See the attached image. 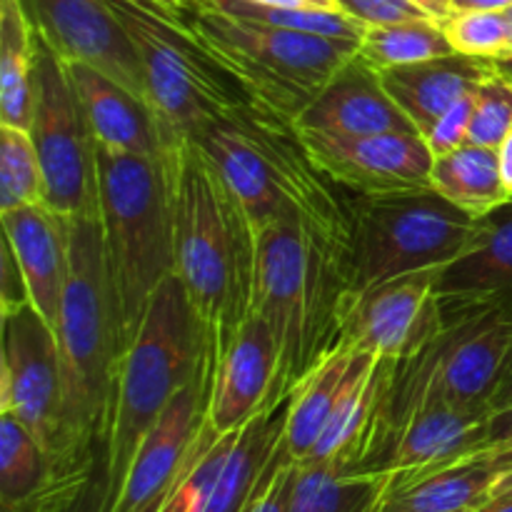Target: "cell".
<instances>
[{"label": "cell", "instance_id": "6", "mask_svg": "<svg viewBox=\"0 0 512 512\" xmlns=\"http://www.w3.org/2000/svg\"><path fill=\"white\" fill-rule=\"evenodd\" d=\"M98 153L100 228L118 313L120 353L133 343L155 290L175 275L173 218L160 160Z\"/></svg>", "mask_w": 512, "mask_h": 512}, {"label": "cell", "instance_id": "9", "mask_svg": "<svg viewBox=\"0 0 512 512\" xmlns=\"http://www.w3.org/2000/svg\"><path fill=\"white\" fill-rule=\"evenodd\" d=\"M473 225L475 218L430 185L355 195L345 263L348 295L400 275L443 268L465 248Z\"/></svg>", "mask_w": 512, "mask_h": 512}, {"label": "cell", "instance_id": "19", "mask_svg": "<svg viewBox=\"0 0 512 512\" xmlns=\"http://www.w3.org/2000/svg\"><path fill=\"white\" fill-rule=\"evenodd\" d=\"M490 410L425 405L405 418L390 443L383 475L410 478L445 468L483 450Z\"/></svg>", "mask_w": 512, "mask_h": 512}, {"label": "cell", "instance_id": "43", "mask_svg": "<svg viewBox=\"0 0 512 512\" xmlns=\"http://www.w3.org/2000/svg\"><path fill=\"white\" fill-rule=\"evenodd\" d=\"M508 405H512V338L503 365H500L498 385H495V393L490 398V413L508 408Z\"/></svg>", "mask_w": 512, "mask_h": 512}, {"label": "cell", "instance_id": "20", "mask_svg": "<svg viewBox=\"0 0 512 512\" xmlns=\"http://www.w3.org/2000/svg\"><path fill=\"white\" fill-rule=\"evenodd\" d=\"M63 63L95 148L160 160L163 140L150 105L90 65Z\"/></svg>", "mask_w": 512, "mask_h": 512}, {"label": "cell", "instance_id": "49", "mask_svg": "<svg viewBox=\"0 0 512 512\" xmlns=\"http://www.w3.org/2000/svg\"><path fill=\"white\" fill-rule=\"evenodd\" d=\"M512 493V468L505 470L498 480H495L493 490H490V498H498V495Z\"/></svg>", "mask_w": 512, "mask_h": 512}, {"label": "cell", "instance_id": "14", "mask_svg": "<svg viewBox=\"0 0 512 512\" xmlns=\"http://www.w3.org/2000/svg\"><path fill=\"white\" fill-rule=\"evenodd\" d=\"M210 360L165 408L133 455L118 500L108 512H160L188 465L208 420Z\"/></svg>", "mask_w": 512, "mask_h": 512}, {"label": "cell", "instance_id": "7", "mask_svg": "<svg viewBox=\"0 0 512 512\" xmlns=\"http://www.w3.org/2000/svg\"><path fill=\"white\" fill-rule=\"evenodd\" d=\"M128 30L145 78V100L163 148L195 140L213 120L253 103L228 68L213 58L185 10L153 0H110Z\"/></svg>", "mask_w": 512, "mask_h": 512}, {"label": "cell", "instance_id": "40", "mask_svg": "<svg viewBox=\"0 0 512 512\" xmlns=\"http://www.w3.org/2000/svg\"><path fill=\"white\" fill-rule=\"evenodd\" d=\"M0 310L15 308V305L30 303L28 285H25L23 273H20L15 255L10 245L3 240V255H0Z\"/></svg>", "mask_w": 512, "mask_h": 512}, {"label": "cell", "instance_id": "29", "mask_svg": "<svg viewBox=\"0 0 512 512\" xmlns=\"http://www.w3.org/2000/svg\"><path fill=\"white\" fill-rule=\"evenodd\" d=\"M388 475L343 473L333 465L295 463L290 512H375Z\"/></svg>", "mask_w": 512, "mask_h": 512}, {"label": "cell", "instance_id": "52", "mask_svg": "<svg viewBox=\"0 0 512 512\" xmlns=\"http://www.w3.org/2000/svg\"><path fill=\"white\" fill-rule=\"evenodd\" d=\"M505 15H508V25H510V43H508V53L505 55H512V8L505 10Z\"/></svg>", "mask_w": 512, "mask_h": 512}, {"label": "cell", "instance_id": "37", "mask_svg": "<svg viewBox=\"0 0 512 512\" xmlns=\"http://www.w3.org/2000/svg\"><path fill=\"white\" fill-rule=\"evenodd\" d=\"M473 110H475V90L465 95V98H460L455 105H450V108L435 120L433 128L423 135L430 153H433V158L435 155L450 153V150L468 143L470 123H473Z\"/></svg>", "mask_w": 512, "mask_h": 512}, {"label": "cell", "instance_id": "31", "mask_svg": "<svg viewBox=\"0 0 512 512\" xmlns=\"http://www.w3.org/2000/svg\"><path fill=\"white\" fill-rule=\"evenodd\" d=\"M55 480L38 440L15 415L0 413V503H23Z\"/></svg>", "mask_w": 512, "mask_h": 512}, {"label": "cell", "instance_id": "16", "mask_svg": "<svg viewBox=\"0 0 512 512\" xmlns=\"http://www.w3.org/2000/svg\"><path fill=\"white\" fill-rule=\"evenodd\" d=\"M278 348L260 315L250 313L233 338L213 355L210 365L208 423L218 433H233L265 410H275Z\"/></svg>", "mask_w": 512, "mask_h": 512}, {"label": "cell", "instance_id": "38", "mask_svg": "<svg viewBox=\"0 0 512 512\" xmlns=\"http://www.w3.org/2000/svg\"><path fill=\"white\" fill-rule=\"evenodd\" d=\"M340 10L363 23L365 28L370 25H390L403 23V20H420L433 18L428 10L415 0H338ZM438 20V18H435Z\"/></svg>", "mask_w": 512, "mask_h": 512}, {"label": "cell", "instance_id": "39", "mask_svg": "<svg viewBox=\"0 0 512 512\" xmlns=\"http://www.w3.org/2000/svg\"><path fill=\"white\" fill-rule=\"evenodd\" d=\"M95 473H98V470H95ZM90 475H83V478H55L53 483H50L43 493L35 495V498L23 500V503H0V512H58L63 500L70 495V490L78 488V485L83 483V480H88Z\"/></svg>", "mask_w": 512, "mask_h": 512}, {"label": "cell", "instance_id": "24", "mask_svg": "<svg viewBox=\"0 0 512 512\" xmlns=\"http://www.w3.org/2000/svg\"><path fill=\"white\" fill-rule=\"evenodd\" d=\"M490 73L493 60L450 53L423 63L380 70V83L408 115L415 130L425 135L450 105L473 93Z\"/></svg>", "mask_w": 512, "mask_h": 512}, {"label": "cell", "instance_id": "27", "mask_svg": "<svg viewBox=\"0 0 512 512\" xmlns=\"http://www.w3.org/2000/svg\"><path fill=\"white\" fill-rule=\"evenodd\" d=\"M430 188L438 190L445 200H450L470 218H483L490 210L512 200L500 175L498 150L475 143L435 155Z\"/></svg>", "mask_w": 512, "mask_h": 512}, {"label": "cell", "instance_id": "4", "mask_svg": "<svg viewBox=\"0 0 512 512\" xmlns=\"http://www.w3.org/2000/svg\"><path fill=\"white\" fill-rule=\"evenodd\" d=\"M213 360L203 323L178 275H170L150 300L133 343L115 363L105 418L100 475L105 508H113L133 455L175 395Z\"/></svg>", "mask_w": 512, "mask_h": 512}, {"label": "cell", "instance_id": "18", "mask_svg": "<svg viewBox=\"0 0 512 512\" xmlns=\"http://www.w3.org/2000/svg\"><path fill=\"white\" fill-rule=\"evenodd\" d=\"M0 225L28 285L30 303L55 330L68 283L70 218L45 203H35L3 210Z\"/></svg>", "mask_w": 512, "mask_h": 512}, {"label": "cell", "instance_id": "23", "mask_svg": "<svg viewBox=\"0 0 512 512\" xmlns=\"http://www.w3.org/2000/svg\"><path fill=\"white\" fill-rule=\"evenodd\" d=\"M443 300H505L512 295V200L475 218L465 248L435 270Z\"/></svg>", "mask_w": 512, "mask_h": 512}, {"label": "cell", "instance_id": "8", "mask_svg": "<svg viewBox=\"0 0 512 512\" xmlns=\"http://www.w3.org/2000/svg\"><path fill=\"white\" fill-rule=\"evenodd\" d=\"M185 18L255 105L295 120L358 55L360 40L325 38L230 18L195 0Z\"/></svg>", "mask_w": 512, "mask_h": 512}, {"label": "cell", "instance_id": "35", "mask_svg": "<svg viewBox=\"0 0 512 512\" xmlns=\"http://www.w3.org/2000/svg\"><path fill=\"white\" fill-rule=\"evenodd\" d=\"M512 130V80L508 75L493 73L480 80L475 88V110L470 123L468 143L498 148Z\"/></svg>", "mask_w": 512, "mask_h": 512}, {"label": "cell", "instance_id": "1", "mask_svg": "<svg viewBox=\"0 0 512 512\" xmlns=\"http://www.w3.org/2000/svg\"><path fill=\"white\" fill-rule=\"evenodd\" d=\"M60 438L50 455L55 478L100 470L105 418L120 358L118 313L100 218H70V265L58 328Z\"/></svg>", "mask_w": 512, "mask_h": 512}, {"label": "cell", "instance_id": "46", "mask_svg": "<svg viewBox=\"0 0 512 512\" xmlns=\"http://www.w3.org/2000/svg\"><path fill=\"white\" fill-rule=\"evenodd\" d=\"M268 5H283V8H315V10H340L338 0H258Z\"/></svg>", "mask_w": 512, "mask_h": 512}, {"label": "cell", "instance_id": "48", "mask_svg": "<svg viewBox=\"0 0 512 512\" xmlns=\"http://www.w3.org/2000/svg\"><path fill=\"white\" fill-rule=\"evenodd\" d=\"M415 3L423 5V8L438 20H445L450 13H453V8H450V0H415Z\"/></svg>", "mask_w": 512, "mask_h": 512}, {"label": "cell", "instance_id": "44", "mask_svg": "<svg viewBox=\"0 0 512 512\" xmlns=\"http://www.w3.org/2000/svg\"><path fill=\"white\" fill-rule=\"evenodd\" d=\"M498 165H500V175H503V183L508 188V193L512 195V130L503 138V143L498 145Z\"/></svg>", "mask_w": 512, "mask_h": 512}, {"label": "cell", "instance_id": "28", "mask_svg": "<svg viewBox=\"0 0 512 512\" xmlns=\"http://www.w3.org/2000/svg\"><path fill=\"white\" fill-rule=\"evenodd\" d=\"M285 403L275 410H265L258 418L238 430L228 460L218 475L213 495L205 512H243L253 498L258 480L273 455L275 445L283 438Z\"/></svg>", "mask_w": 512, "mask_h": 512}, {"label": "cell", "instance_id": "13", "mask_svg": "<svg viewBox=\"0 0 512 512\" xmlns=\"http://www.w3.org/2000/svg\"><path fill=\"white\" fill-rule=\"evenodd\" d=\"M23 3L38 38L60 60L90 65L145 100V78L138 50L110 0H23Z\"/></svg>", "mask_w": 512, "mask_h": 512}, {"label": "cell", "instance_id": "34", "mask_svg": "<svg viewBox=\"0 0 512 512\" xmlns=\"http://www.w3.org/2000/svg\"><path fill=\"white\" fill-rule=\"evenodd\" d=\"M455 53L495 60L508 53L510 25L505 10H463L443 20Z\"/></svg>", "mask_w": 512, "mask_h": 512}, {"label": "cell", "instance_id": "42", "mask_svg": "<svg viewBox=\"0 0 512 512\" xmlns=\"http://www.w3.org/2000/svg\"><path fill=\"white\" fill-rule=\"evenodd\" d=\"M500 448H512V405L490 413L488 428H485L483 450Z\"/></svg>", "mask_w": 512, "mask_h": 512}, {"label": "cell", "instance_id": "22", "mask_svg": "<svg viewBox=\"0 0 512 512\" xmlns=\"http://www.w3.org/2000/svg\"><path fill=\"white\" fill-rule=\"evenodd\" d=\"M195 143L200 145L205 158L218 170L220 180H223L228 193L233 195L235 203L245 213L253 233L275 223V220L295 215L288 200L283 198V193L275 185L260 150L255 148L253 140L240 130V125L228 113L223 118L213 120L195 138Z\"/></svg>", "mask_w": 512, "mask_h": 512}, {"label": "cell", "instance_id": "25", "mask_svg": "<svg viewBox=\"0 0 512 512\" xmlns=\"http://www.w3.org/2000/svg\"><path fill=\"white\" fill-rule=\"evenodd\" d=\"M373 358L375 355L338 345L295 385L290 398L285 400L283 428V443L295 463L308 458L343 395Z\"/></svg>", "mask_w": 512, "mask_h": 512}, {"label": "cell", "instance_id": "54", "mask_svg": "<svg viewBox=\"0 0 512 512\" xmlns=\"http://www.w3.org/2000/svg\"><path fill=\"white\" fill-rule=\"evenodd\" d=\"M463 512H473V510H463Z\"/></svg>", "mask_w": 512, "mask_h": 512}, {"label": "cell", "instance_id": "45", "mask_svg": "<svg viewBox=\"0 0 512 512\" xmlns=\"http://www.w3.org/2000/svg\"><path fill=\"white\" fill-rule=\"evenodd\" d=\"M453 13L463 10H508L512 8V0H450Z\"/></svg>", "mask_w": 512, "mask_h": 512}, {"label": "cell", "instance_id": "17", "mask_svg": "<svg viewBox=\"0 0 512 512\" xmlns=\"http://www.w3.org/2000/svg\"><path fill=\"white\" fill-rule=\"evenodd\" d=\"M303 133L365 138L380 133H418L380 83V73L360 55L335 73L313 103L295 118Z\"/></svg>", "mask_w": 512, "mask_h": 512}, {"label": "cell", "instance_id": "47", "mask_svg": "<svg viewBox=\"0 0 512 512\" xmlns=\"http://www.w3.org/2000/svg\"><path fill=\"white\" fill-rule=\"evenodd\" d=\"M473 512H512V493L498 495V498H488Z\"/></svg>", "mask_w": 512, "mask_h": 512}, {"label": "cell", "instance_id": "5", "mask_svg": "<svg viewBox=\"0 0 512 512\" xmlns=\"http://www.w3.org/2000/svg\"><path fill=\"white\" fill-rule=\"evenodd\" d=\"M443 325L413 355L390 360L375 443L360 473L383 475L390 443L408 415L425 405L490 410L512 338V315L498 300H443Z\"/></svg>", "mask_w": 512, "mask_h": 512}, {"label": "cell", "instance_id": "3", "mask_svg": "<svg viewBox=\"0 0 512 512\" xmlns=\"http://www.w3.org/2000/svg\"><path fill=\"white\" fill-rule=\"evenodd\" d=\"M345 300V260L310 238L295 215L255 233L250 313L265 320L278 348L275 408L338 345Z\"/></svg>", "mask_w": 512, "mask_h": 512}, {"label": "cell", "instance_id": "30", "mask_svg": "<svg viewBox=\"0 0 512 512\" xmlns=\"http://www.w3.org/2000/svg\"><path fill=\"white\" fill-rule=\"evenodd\" d=\"M455 53L443 20L420 18L390 25H370L360 35L358 55L380 73L400 65L423 63Z\"/></svg>", "mask_w": 512, "mask_h": 512}, {"label": "cell", "instance_id": "32", "mask_svg": "<svg viewBox=\"0 0 512 512\" xmlns=\"http://www.w3.org/2000/svg\"><path fill=\"white\" fill-rule=\"evenodd\" d=\"M205 8L230 15L250 23L270 25V28L298 30V33L325 35V38L360 40L365 25L350 18L343 10H315V8H283V5L258 3V0H198Z\"/></svg>", "mask_w": 512, "mask_h": 512}, {"label": "cell", "instance_id": "21", "mask_svg": "<svg viewBox=\"0 0 512 512\" xmlns=\"http://www.w3.org/2000/svg\"><path fill=\"white\" fill-rule=\"evenodd\" d=\"M512 468V448L480 450L445 468L390 478L375 512H463L490 498L495 480Z\"/></svg>", "mask_w": 512, "mask_h": 512}, {"label": "cell", "instance_id": "33", "mask_svg": "<svg viewBox=\"0 0 512 512\" xmlns=\"http://www.w3.org/2000/svg\"><path fill=\"white\" fill-rule=\"evenodd\" d=\"M35 203H45V183L30 130L0 125V213Z\"/></svg>", "mask_w": 512, "mask_h": 512}, {"label": "cell", "instance_id": "53", "mask_svg": "<svg viewBox=\"0 0 512 512\" xmlns=\"http://www.w3.org/2000/svg\"><path fill=\"white\" fill-rule=\"evenodd\" d=\"M498 303H503L505 308L510 310V315H512V295H508V298H505V300H498Z\"/></svg>", "mask_w": 512, "mask_h": 512}, {"label": "cell", "instance_id": "36", "mask_svg": "<svg viewBox=\"0 0 512 512\" xmlns=\"http://www.w3.org/2000/svg\"><path fill=\"white\" fill-rule=\"evenodd\" d=\"M295 460L290 458L283 438L275 445L268 465L258 480L253 498L243 512H290V493H293Z\"/></svg>", "mask_w": 512, "mask_h": 512}, {"label": "cell", "instance_id": "50", "mask_svg": "<svg viewBox=\"0 0 512 512\" xmlns=\"http://www.w3.org/2000/svg\"><path fill=\"white\" fill-rule=\"evenodd\" d=\"M493 65H495V70H498V73L508 75V78L512 80V55H503V58H495Z\"/></svg>", "mask_w": 512, "mask_h": 512}, {"label": "cell", "instance_id": "12", "mask_svg": "<svg viewBox=\"0 0 512 512\" xmlns=\"http://www.w3.org/2000/svg\"><path fill=\"white\" fill-rule=\"evenodd\" d=\"M440 325L443 313L435 295V270H423L348 295L340 313L338 345L400 360L428 343Z\"/></svg>", "mask_w": 512, "mask_h": 512}, {"label": "cell", "instance_id": "11", "mask_svg": "<svg viewBox=\"0 0 512 512\" xmlns=\"http://www.w3.org/2000/svg\"><path fill=\"white\" fill-rule=\"evenodd\" d=\"M0 413H10L33 433L45 455L60 438V355L55 330L33 303L0 310Z\"/></svg>", "mask_w": 512, "mask_h": 512}, {"label": "cell", "instance_id": "26", "mask_svg": "<svg viewBox=\"0 0 512 512\" xmlns=\"http://www.w3.org/2000/svg\"><path fill=\"white\" fill-rule=\"evenodd\" d=\"M38 33L23 0H0V125L30 130Z\"/></svg>", "mask_w": 512, "mask_h": 512}, {"label": "cell", "instance_id": "51", "mask_svg": "<svg viewBox=\"0 0 512 512\" xmlns=\"http://www.w3.org/2000/svg\"><path fill=\"white\" fill-rule=\"evenodd\" d=\"M153 3L163 5V8H170V10H188L195 0H153Z\"/></svg>", "mask_w": 512, "mask_h": 512}, {"label": "cell", "instance_id": "41", "mask_svg": "<svg viewBox=\"0 0 512 512\" xmlns=\"http://www.w3.org/2000/svg\"><path fill=\"white\" fill-rule=\"evenodd\" d=\"M58 512H108L105 508V485L100 470L90 475L88 480L70 490L68 498L63 500Z\"/></svg>", "mask_w": 512, "mask_h": 512}, {"label": "cell", "instance_id": "2", "mask_svg": "<svg viewBox=\"0 0 512 512\" xmlns=\"http://www.w3.org/2000/svg\"><path fill=\"white\" fill-rule=\"evenodd\" d=\"M160 163L168 180L175 275L215 355L250 315L255 233L195 140L163 148Z\"/></svg>", "mask_w": 512, "mask_h": 512}, {"label": "cell", "instance_id": "10", "mask_svg": "<svg viewBox=\"0 0 512 512\" xmlns=\"http://www.w3.org/2000/svg\"><path fill=\"white\" fill-rule=\"evenodd\" d=\"M30 138L43 168L45 205L63 218H98V153L65 63L38 38Z\"/></svg>", "mask_w": 512, "mask_h": 512}, {"label": "cell", "instance_id": "15", "mask_svg": "<svg viewBox=\"0 0 512 512\" xmlns=\"http://www.w3.org/2000/svg\"><path fill=\"white\" fill-rule=\"evenodd\" d=\"M315 163L353 195L428 188L433 153L420 133H380L365 138H330L303 133Z\"/></svg>", "mask_w": 512, "mask_h": 512}]
</instances>
